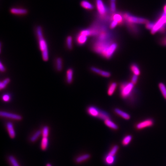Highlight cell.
Returning a JSON list of instances; mask_svg holds the SVG:
<instances>
[{
    "mask_svg": "<svg viewBox=\"0 0 166 166\" xmlns=\"http://www.w3.org/2000/svg\"><path fill=\"white\" fill-rule=\"evenodd\" d=\"M6 127L10 137L11 138H14L16 136V133L13 123L10 122H7L6 124Z\"/></svg>",
    "mask_w": 166,
    "mask_h": 166,
    "instance_id": "4fadbf2b",
    "label": "cell"
},
{
    "mask_svg": "<svg viewBox=\"0 0 166 166\" xmlns=\"http://www.w3.org/2000/svg\"><path fill=\"white\" fill-rule=\"evenodd\" d=\"M90 70L95 73H97L99 75H101L102 77H106V78H108L111 76V73L108 71H103L101 69H99V68H96L95 67H90Z\"/></svg>",
    "mask_w": 166,
    "mask_h": 166,
    "instance_id": "30bf717a",
    "label": "cell"
},
{
    "mask_svg": "<svg viewBox=\"0 0 166 166\" xmlns=\"http://www.w3.org/2000/svg\"><path fill=\"white\" fill-rule=\"evenodd\" d=\"M114 112L116 114L121 117L124 119L128 120L131 118L130 114L126 112H124L121 109L119 108H115L114 109Z\"/></svg>",
    "mask_w": 166,
    "mask_h": 166,
    "instance_id": "7c38bea8",
    "label": "cell"
},
{
    "mask_svg": "<svg viewBox=\"0 0 166 166\" xmlns=\"http://www.w3.org/2000/svg\"><path fill=\"white\" fill-rule=\"evenodd\" d=\"M138 81V76L134 75V74L132 75L131 79V82L133 83V84H136L137 83Z\"/></svg>",
    "mask_w": 166,
    "mask_h": 166,
    "instance_id": "74e56055",
    "label": "cell"
},
{
    "mask_svg": "<svg viewBox=\"0 0 166 166\" xmlns=\"http://www.w3.org/2000/svg\"><path fill=\"white\" fill-rule=\"evenodd\" d=\"M163 11L165 13H166V3L164 5V7H163Z\"/></svg>",
    "mask_w": 166,
    "mask_h": 166,
    "instance_id": "60d3db41",
    "label": "cell"
},
{
    "mask_svg": "<svg viewBox=\"0 0 166 166\" xmlns=\"http://www.w3.org/2000/svg\"><path fill=\"white\" fill-rule=\"evenodd\" d=\"M43 137H48L49 134V128L47 126H45L43 128L42 131Z\"/></svg>",
    "mask_w": 166,
    "mask_h": 166,
    "instance_id": "836d02e7",
    "label": "cell"
},
{
    "mask_svg": "<svg viewBox=\"0 0 166 166\" xmlns=\"http://www.w3.org/2000/svg\"><path fill=\"white\" fill-rule=\"evenodd\" d=\"M104 123L106 126H107L108 127L111 129H113V130H117L119 128L118 126L114 122L112 121L110 119L104 120Z\"/></svg>",
    "mask_w": 166,
    "mask_h": 166,
    "instance_id": "e0dca14e",
    "label": "cell"
},
{
    "mask_svg": "<svg viewBox=\"0 0 166 166\" xmlns=\"http://www.w3.org/2000/svg\"><path fill=\"white\" fill-rule=\"evenodd\" d=\"M154 24H155L154 22H150L149 21L145 24V27L148 30L150 31L152 30V29H153V27H154Z\"/></svg>",
    "mask_w": 166,
    "mask_h": 166,
    "instance_id": "d590c367",
    "label": "cell"
},
{
    "mask_svg": "<svg viewBox=\"0 0 166 166\" xmlns=\"http://www.w3.org/2000/svg\"><path fill=\"white\" fill-rule=\"evenodd\" d=\"M117 86H118V84L116 82H113L110 83L108 86V89L107 90L108 94V96H112L114 94L116 89H117Z\"/></svg>",
    "mask_w": 166,
    "mask_h": 166,
    "instance_id": "9a60e30c",
    "label": "cell"
},
{
    "mask_svg": "<svg viewBox=\"0 0 166 166\" xmlns=\"http://www.w3.org/2000/svg\"><path fill=\"white\" fill-rule=\"evenodd\" d=\"M130 69L134 75L138 76L141 73V71H140L139 67L137 64H135V63H133L131 65Z\"/></svg>",
    "mask_w": 166,
    "mask_h": 166,
    "instance_id": "d6986e66",
    "label": "cell"
},
{
    "mask_svg": "<svg viewBox=\"0 0 166 166\" xmlns=\"http://www.w3.org/2000/svg\"><path fill=\"white\" fill-rule=\"evenodd\" d=\"M46 166H52V165H51L50 163H48V164H47V165H46Z\"/></svg>",
    "mask_w": 166,
    "mask_h": 166,
    "instance_id": "b9f144b4",
    "label": "cell"
},
{
    "mask_svg": "<svg viewBox=\"0 0 166 166\" xmlns=\"http://www.w3.org/2000/svg\"><path fill=\"white\" fill-rule=\"evenodd\" d=\"M0 70H1V72H4L6 71V68H5V67L2 64L1 61L0 62Z\"/></svg>",
    "mask_w": 166,
    "mask_h": 166,
    "instance_id": "ab89813d",
    "label": "cell"
},
{
    "mask_svg": "<svg viewBox=\"0 0 166 166\" xmlns=\"http://www.w3.org/2000/svg\"><path fill=\"white\" fill-rule=\"evenodd\" d=\"M90 155L89 154H85L83 155L77 157L76 159V162L77 163H81L85 161L86 160L90 159Z\"/></svg>",
    "mask_w": 166,
    "mask_h": 166,
    "instance_id": "44dd1931",
    "label": "cell"
},
{
    "mask_svg": "<svg viewBox=\"0 0 166 166\" xmlns=\"http://www.w3.org/2000/svg\"><path fill=\"white\" fill-rule=\"evenodd\" d=\"M98 118L104 121L106 120L110 119V116L109 114L106 111L100 110V114H99Z\"/></svg>",
    "mask_w": 166,
    "mask_h": 166,
    "instance_id": "7402d4cb",
    "label": "cell"
},
{
    "mask_svg": "<svg viewBox=\"0 0 166 166\" xmlns=\"http://www.w3.org/2000/svg\"><path fill=\"white\" fill-rule=\"evenodd\" d=\"M119 146L118 145H115L112 148V149L109 151V153L108 154V155L113 156H115L116 153H117V151H118V150H119Z\"/></svg>",
    "mask_w": 166,
    "mask_h": 166,
    "instance_id": "d6a6232c",
    "label": "cell"
},
{
    "mask_svg": "<svg viewBox=\"0 0 166 166\" xmlns=\"http://www.w3.org/2000/svg\"><path fill=\"white\" fill-rule=\"evenodd\" d=\"M37 35L38 38L39 48L42 54L43 59L44 61H48L49 58L48 47L46 40L43 37L42 29L40 26H38L37 28Z\"/></svg>",
    "mask_w": 166,
    "mask_h": 166,
    "instance_id": "7a4b0ae2",
    "label": "cell"
},
{
    "mask_svg": "<svg viewBox=\"0 0 166 166\" xmlns=\"http://www.w3.org/2000/svg\"><path fill=\"white\" fill-rule=\"evenodd\" d=\"M10 80L9 78H7L4 79L3 81H1L0 83V88L1 90L4 89L6 88L7 85L9 84Z\"/></svg>",
    "mask_w": 166,
    "mask_h": 166,
    "instance_id": "4dcf8cb0",
    "label": "cell"
},
{
    "mask_svg": "<svg viewBox=\"0 0 166 166\" xmlns=\"http://www.w3.org/2000/svg\"><path fill=\"white\" fill-rule=\"evenodd\" d=\"M66 44L67 48L71 50L73 49V38L71 36H68L66 39Z\"/></svg>",
    "mask_w": 166,
    "mask_h": 166,
    "instance_id": "f546056e",
    "label": "cell"
},
{
    "mask_svg": "<svg viewBox=\"0 0 166 166\" xmlns=\"http://www.w3.org/2000/svg\"><path fill=\"white\" fill-rule=\"evenodd\" d=\"M81 6L83 8H85L87 10H91L94 8L93 5L86 0H83L81 1Z\"/></svg>",
    "mask_w": 166,
    "mask_h": 166,
    "instance_id": "ffe728a7",
    "label": "cell"
},
{
    "mask_svg": "<svg viewBox=\"0 0 166 166\" xmlns=\"http://www.w3.org/2000/svg\"><path fill=\"white\" fill-rule=\"evenodd\" d=\"M87 37L85 35H83L79 33L77 37H76V42L79 45H82L84 44L86 42L87 40Z\"/></svg>",
    "mask_w": 166,
    "mask_h": 166,
    "instance_id": "2e32d148",
    "label": "cell"
},
{
    "mask_svg": "<svg viewBox=\"0 0 166 166\" xmlns=\"http://www.w3.org/2000/svg\"><path fill=\"white\" fill-rule=\"evenodd\" d=\"M154 23V27L150 31L151 34H155L157 32L165 33L166 32V13L163 11L159 14Z\"/></svg>",
    "mask_w": 166,
    "mask_h": 166,
    "instance_id": "3957f363",
    "label": "cell"
},
{
    "mask_svg": "<svg viewBox=\"0 0 166 166\" xmlns=\"http://www.w3.org/2000/svg\"><path fill=\"white\" fill-rule=\"evenodd\" d=\"M41 134H42V131H40V130H38L36 132H35L30 138V141L31 142H34L35 141H36L38 138H39V137L41 136Z\"/></svg>",
    "mask_w": 166,
    "mask_h": 166,
    "instance_id": "f1b7e54d",
    "label": "cell"
},
{
    "mask_svg": "<svg viewBox=\"0 0 166 166\" xmlns=\"http://www.w3.org/2000/svg\"><path fill=\"white\" fill-rule=\"evenodd\" d=\"M111 19L117 21L119 25H123L125 24L123 13L117 11L115 13L111 14L110 20Z\"/></svg>",
    "mask_w": 166,
    "mask_h": 166,
    "instance_id": "52a82bcc",
    "label": "cell"
},
{
    "mask_svg": "<svg viewBox=\"0 0 166 166\" xmlns=\"http://www.w3.org/2000/svg\"><path fill=\"white\" fill-rule=\"evenodd\" d=\"M154 124V121L152 119H147L137 123L135 127L137 130H142L147 127H151Z\"/></svg>",
    "mask_w": 166,
    "mask_h": 166,
    "instance_id": "8992f818",
    "label": "cell"
},
{
    "mask_svg": "<svg viewBox=\"0 0 166 166\" xmlns=\"http://www.w3.org/2000/svg\"><path fill=\"white\" fill-rule=\"evenodd\" d=\"M119 48L115 38L105 40H96L92 45L94 52L104 58L110 59L114 55Z\"/></svg>",
    "mask_w": 166,
    "mask_h": 166,
    "instance_id": "6da1fadb",
    "label": "cell"
},
{
    "mask_svg": "<svg viewBox=\"0 0 166 166\" xmlns=\"http://www.w3.org/2000/svg\"><path fill=\"white\" fill-rule=\"evenodd\" d=\"M135 90V84L131 82H122L120 87L121 97L126 100L131 98L133 95Z\"/></svg>",
    "mask_w": 166,
    "mask_h": 166,
    "instance_id": "277c9868",
    "label": "cell"
},
{
    "mask_svg": "<svg viewBox=\"0 0 166 166\" xmlns=\"http://www.w3.org/2000/svg\"><path fill=\"white\" fill-rule=\"evenodd\" d=\"M160 42L162 45L166 46V35L162 37L160 39Z\"/></svg>",
    "mask_w": 166,
    "mask_h": 166,
    "instance_id": "f35d334b",
    "label": "cell"
},
{
    "mask_svg": "<svg viewBox=\"0 0 166 166\" xmlns=\"http://www.w3.org/2000/svg\"><path fill=\"white\" fill-rule=\"evenodd\" d=\"M11 13L16 15H25L28 13V11L24 8H12L10 10Z\"/></svg>",
    "mask_w": 166,
    "mask_h": 166,
    "instance_id": "5bb4252c",
    "label": "cell"
},
{
    "mask_svg": "<svg viewBox=\"0 0 166 166\" xmlns=\"http://www.w3.org/2000/svg\"><path fill=\"white\" fill-rule=\"evenodd\" d=\"M125 24H131L142 25L146 24L149 20L144 18L138 17L132 15L128 12L123 13Z\"/></svg>",
    "mask_w": 166,
    "mask_h": 166,
    "instance_id": "5b68a950",
    "label": "cell"
},
{
    "mask_svg": "<svg viewBox=\"0 0 166 166\" xmlns=\"http://www.w3.org/2000/svg\"><path fill=\"white\" fill-rule=\"evenodd\" d=\"M49 145L48 137H43L41 141V148L43 150H47Z\"/></svg>",
    "mask_w": 166,
    "mask_h": 166,
    "instance_id": "cb8c5ba5",
    "label": "cell"
},
{
    "mask_svg": "<svg viewBox=\"0 0 166 166\" xmlns=\"http://www.w3.org/2000/svg\"></svg>",
    "mask_w": 166,
    "mask_h": 166,
    "instance_id": "7bdbcfd3",
    "label": "cell"
},
{
    "mask_svg": "<svg viewBox=\"0 0 166 166\" xmlns=\"http://www.w3.org/2000/svg\"><path fill=\"white\" fill-rule=\"evenodd\" d=\"M129 32L134 35H137L140 32V29L137 25L125 24Z\"/></svg>",
    "mask_w": 166,
    "mask_h": 166,
    "instance_id": "8fae6325",
    "label": "cell"
},
{
    "mask_svg": "<svg viewBox=\"0 0 166 166\" xmlns=\"http://www.w3.org/2000/svg\"><path fill=\"white\" fill-rule=\"evenodd\" d=\"M55 63L56 70L58 71H61L63 68V61L62 59L60 57L56 58Z\"/></svg>",
    "mask_w": 166,
    "mask_h": 166,
    "instance_id": "603a6c76",
    "label": "cell"
},
{
    "mask_svg": "<svg viewBox=\"0 0 166 166\" xmlns=\"http://www.w3.org/2000/svg\"><path fill=\"white\" fill-rule=\"evenodd\" d=\"M159 89L164 98L166 99V86L164 83H160L159 84Z\"/></svg>",
    "mask_w": 166,
    "mask_h": 166,
    "instance_id": "83f0119b",
    "label": "cell"
},
{
    "mask_svg": "<svg viewBox=\"0 0 166 166\" xmlns=\"http://www.w3.org/2000/svg\"><path fill=\"white\" fill-rule=\"evenodd\" d=\"M100 110L95 106H90L87 108V111L88 114L94 117L98 118L100 114Z\"/></svg>",
    "mask_w": 166,
    "mask_h": 166,
    "instance_id": "9c48e42d",
    "label": "cell"
},
{
    "mask_svg": "<svg viewBox=\"0 0 166 166\" xmlns=\"http://www.w3.org/2000/svg\"><path fill=\"white\" fill-rule=\"evenodd\" d=\"M11 99V96L8 94H4L2 96V100L5 102H9Z\"/></svg>",
    "mask_w": 166,
    "mask_h": 166,
    "instance_id": "8d00e7d4",
    "label": "cell"
},
{
    "mask_svg": "<svg viewBox=\"0 0 166 166\" xmlns=\"http://www.w3.org/2000/svg\"><path fill=\"white\" fill-rule=\"evenodd\" d=\"M105 162L106 164L108 165H112L115 162V157L113 156L107 155L105 158Z\"/></svg>",
    "mask_w": 166,
    "mask_h": 166,
    "instance_id": "484cf974",
    "label": "cell"
},
{
    "mask_svg": "<svg viewBox=\"0 0 166 166\" xmlns=\"http://www.w3.org/2000/svg\"><path fill=\"white\" fill-rule=\"evenodd\" d=\"M0 115L4 118H9L11 119L16 120H22V117L21 115L16 114L10 113V112H6V111H1Z\"/></svg>",
    "mask_w": 166,
    "mask_h": 166,
    "instance_id": "ba28073f",
    "label": "cell"
},
{
    "mask_svg": "<svg viewBox=\"0 0 166 166\" xmlns=\"http://www.w3.org/2000/svg\"><path fill=\"white\" fill-rule=\"evenodd\" d=\"M73 70L72 68H69L67 71L66 80L69 84L72 83L73 80Z\"/></svg>",
    "mask_w": 166,
    "mask_h": 166,
    "instance_id": "ac0fdd59",
    "label": "cell"
},
{
    "mask_svg": "<svg viewBox=\"0 0 166 166\" xmlns=\"http://www.w3.org/2000/svg\"><path fill=\"white\" fill-rule=\"evenodd\" d=\"M109 24V27L110 29H114L116 26L119 25L117 21H115V20H112V19L110 20Z\"/></svg>",
    "mask_w": 166,
    "mask_h": 166,
    "instance_id": "e575fe53",
    "label": "cell"
},
{
    "mask_svg": "<svg viewBox=\"0 0 166 166\" xmlns=\"http://www.w3.org/2000/svg\"><path fill=\"white\" fill-rule=\"evenodd\" d=\"M8 160L12 166H20L16 159L12 156L8 157Z\"/></svg>",
    "mask_w": 166,
    "mask_h": 166,
    "instance_id": "1f68e13d",
    "label": "cell"
},
{
    "mask_svg": "<svg viewBox=\"0 0 166 166\" xmlns=\"http://www.w3.org/2000/svg\"><path fill=\"white\" fill-rule=\"evenodd\" d=\"M132 137L131 135H128L126 136L122 139V144L124 146H127L132 140Z\"/></svg>",
    "mask_w": 166,
    "mask_h": 166,
    "instance_id": "4316f807",
    "label": "cell"
},
{
    "mask_svg": "<svg viewBox=\"0 0 166 166\" xmlns=\"http://www.w3.org/2000/svg\"><path fill=\"white\" fill-rule=\"evenodd\" d=\"M110 1V7H109V9H110V13L111 14H113L117 12V9H116V0H109Z\"/></svg>",
    "mask_w": 166,
    "mask_h": 166,
    "instance_id": "d4e9b609",
    "label": "cell"
}]
</instances>
